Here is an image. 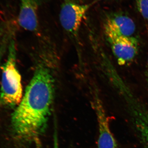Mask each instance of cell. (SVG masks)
Instances as JSON below:
<instances>
[{
    "label": "cell",
    "mask_w": 148,
    "mask_h": 148,
    "mask_svg": "<svg viewBox=\"0 0 148 148\" xmlns=\"http://www.w3.org/2000/svg\"><path fill=\"white\" fill-rule=\"evenodd\" d=\"M104 33L119 65L125 66L134 60L139 50V43L137 38L122 36L105 31Z\"/></svg>",
    "instance_id": "obj_4"
},
{
    "label": "cell",
    "mask_w": 148,
    "mask_h": 148,
    "mask_svg": "<svg viewBox=\"0 0 148 148\" xmlns=\"http://www.w3.org/2000/svg\"><path fill=\"white\" fill-rule=\"evenodd\" d=\"M2 29L1 28V27H0V38H1V36L2 35Z\"/></svg>",
    "instance_id": "obj_14"
},
{
    "label": "cell",
    "mask_w": 148,
    "mask_h": 148,
    "mask_svg": "<svg viewBox=\"0 0 148 148\" xmlns=\"http://www.w3.org/2000/svg\"><path fill=\"white\" fill-rule=\"evenodd\" d=\"M124 97L135 129L146 148H148V110L130 93Z\"/></svg>",
    "instance_id": "obj_6"
},
{
    "label": "cell",
    "mask_w": 148,
    "mask_h": 148,
    "mask_svg": "<svg viewBox=\"0 0 148 148\" xmlns=\"http://www.w3.org/2000/svg\"><path fill=\"white\" fill-rule=\"evenodd\" d=\"M103 26L104 31L122 36H134L136 31V26L132 18L120 12L106 13L103 18Z\"/></svg>",
    "instance_id": "obj_5"
},
{
    "label": "cell",
    "mask_w": 148,
    "mask_h": 148,
    "mask_svg": "<svg viewBox=\"0 0 148 148\" xmlns=\"http://www.w3.org/2000/svg\"><path fill=\"white\" fill-rule=\"evenodd\" d=\"M93 108L99 128L98 148H118L116 140L110 129L108 118L102 103L98 98H95Z\"/></svg>",
    "instance_id": "obj_7"
},
{
    "label": "cell",
    "mask_w": 148,
    "mask_h": 148,
    "mask_svg": "<svg viewBox=\"0 0 148 148\" xmlns=\"http://www.w3.org/2000/svg\"><path fill=\"white\" fill-rule=\"evenodd\" d=\"M92 5V3H85L75 0H64L59 13V20L63 29L70 34L76 35L83 20Z\"/></svg>",
    "instance_id": "obj_3"
},
{
    "label": "cell",
    "mask_w": 148,
    "mask_h": 148,
    "mask_svg": "<svg viewBox=\"0 0 148 148\" xmlns=\"http://www.w3.org/2000/svg\"><path fill=\"white\" fill-rule=\"evenodd\" d=\"M95 1H103V0H95Z\"/></svg>",
    "instance_id": "obj_15"
},
{
    "label": "cell",
    "mask_w": 148,
    "mask_h": 148,
    "mask_svg": "<svg viewBox=\"0 0 148 148\" xmlns=\"http://www.w3.org/2000/svg\"><path fill=\"white\" fill-rule=\"evenodd\" d=\"M10 37L8 35L5 34L4 37H3L0 43V68L3 57L6 52L7 47H8L10 40Z\"/></svg>",
    "instance_id": "obj_10"
},
{
    "label": "cell",
    "mask_w": 148,
    "mask_h": 148,
    "mask_svg": "<svg viewBox=\"0 0 148 148\" xmlns=\"http://www.w3.org/2000/svg\"><path fill=\"white\" fill-rule=\"evenodd\" d=\"M35 143V146H36V148H42V146L41 143L39 139V138H36L34 140Z\"/></svg>",
    "instance_id": "obj_12"
},
{
    "label": "cell",
    "mask_w": 148,
    "mask_h": 148,
    "mask_svg": "<svg viewBox=\"0 0 148 148\" xmlns=\"http://www.w3.org/2000/svg\"><path fill=\"white\" fill-rule=\"evenodd\" d=\"M146 79L148 85V58L147 60V70L146 72Z\"/></svg>",
    "instance_id": "obj_13"
},
{
    "label": "cell",
    "mask_w": 148,
    "mask_h": 148,
    "mask_svg": "<svg viewBox=\"0 0 148 148\" xmlns=\"http://www.w3.org/2000/svg\"><path fill=\"white\" fill-rule=\"evenodd\" d=\"M0 106H18L23 98L21 77L16 64V49L14 40L11 38L7 59L1 67Z\"/></svg>",
    "instance_id": "obj_2"
},
{
    "label": "cell",
    "mask_w": 148,
    "mask_h": 148,
    "mask_svg": "<svg viewBox=\"0 0 148 148\" xmlns=\"http://www.w3.org/2000/svg\"><path fill=\"white\" fill-rule=\"evenodd\" d=\"M54 93V81L50 69L45 64H39L12 116V128L17 138L34 141L45 131Z\"/></svg>",
    "instance_id": "obj_1"
},
{
    "label": "cell",
    "mask_w": 148,
    "mask_h": 148,
    "mask_svg": "<svg viewBox=\"0 0 148 148\" xmlns=\"http://www.w3.org/2000/svg\"><path fill=\"white\" fill-rule=\"evenodd\" d=\"M20 9L18 23L20 27L31 32L38 30L39 27L38 11L40 0H19Z\"/></svg>",
    "instance_id": "obj_8"
},
{
    "label": "cell",
    "mask_w": 148,
    "mask_h": 148,
    "mask_svg": "<svg viewBox=\"0 0 148 148\" xmlns=\"http://www.w3.org/2000/svg\"><path fill=\"white\" fill-rule=\"evenodd\" d=\"M53 148H59L57 131L56 129L54 131V135H53Z\"/></svg>",
    "instance_id": "obj_11"
},
{
    "label": "cell",
    "mask_w": 148,
    "mask_h": 148,
    "mask_svg": "<svg viewBox=\"0 0 148 148\" xmlns=\"http://www.w3.org/2000/svg\"><path fill=\"white\" fill-rule=\"evenodd\" d=\"M138 10L143 18L148 21V0H135Z\"/></svg>",
    "instance_id": "obj_9"
}]
</instances>
